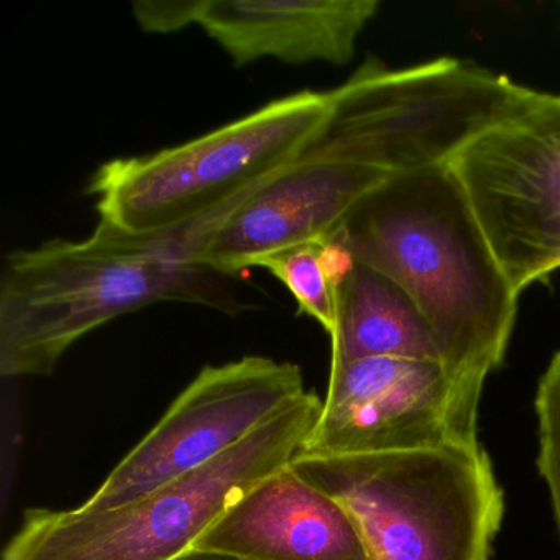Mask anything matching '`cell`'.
Returning a JSON list of instances; mask_svg holds the SVG:
<instances>
[{"label":"cell","mask_w":560,"mask_h":560,"mask_svg":"<svg viewBox=\"0 0 560 560\" xmlns=\"http://www.w3.org/2000/svg\"><path fill=\"white\" fill-rule=\"evenodd\" d=\"M306 393L296 363L248 355L205 366L84 506H119L205 467Z\"/></svg>","instance_id":"9"},{"label":"cell","mask_w":560,"mask_h":560,"mask_svg":"<svg viewBox=\"0 0 560 560\" xmlns=\"http://www.w3.org/2000/svg\"><path fill=\"white\" fill-rule=\"evenodd\" d=\"M192 550L235 560H370L346 508L291 465L235 501Z\"/></svg>","instance_id":"12"},{"label":"cell","mask_w":560,"mask_h":560,"mask_svg":"<svg viewBox=\"0 0 560 560\" xmlns=\"http://www.w3.org/2000/svg\"><path fill=\"white\" fill-rule=\"evenodd\" d=\"M323 406L307 392L205 467L129 503L27 511L2 560H176L235 501L294 460Z\"/></svg>","instance_id":"4"},{"label":"cell","mask_w":560,"mask_h":560,"mask_svg":"<svg viewBox=\"0 0 560 560\" xmlns=\"http://www.w3.org/2000/svg\"><path fill=\"white\" fill-rule=\"evenodd\" d=\"M290 465L346 508L370 560H491L504 497L481 445Z\"/></svg>","instance_id":"5"},{"label":"cell","mask_w":560,"mask_h":560,"mask_svg":"<svg viewBox=\"0 0 560 560\" xmlns=\"http://www.w3.org/2000/svg\"><path fill=\"white\" fill-rule=\"evenodd\" d=\"M330 242L412 298L442 365L481 398L506 353L520 294L451 166L393 176L352 209Z\"/></svg>","instance_id":"1"},{"label":"cell","mask_w":560,"mask_h":560,"mask_svg":"<svg viewBox=\"0 0 560 560\" xmlns=\"http://www.w3.org/2000/svg\"><path fill=\"white\" fill-rule=\"evenodd\" d=\"M534 93L455 58L405 70L366 61L329 91V119L306 153L392 176L451 165L465 147L520 113Z\"/></svg>","instance_id":"6"},{"label":"cell","mask_w":560,"mask_h":560,"mask_svg":"<svg viewBox=\"0 0 560 560\" xmlns=\"http://www.w3.org/2000/svg\"><path fill=\"white\" fill-rule=\"evenodd\" d=\"M255 268H265L288 288L298 311L313 317L327 334L336 327V283L324 257L323 245H301L261 258Z\"/></svg>","instance_id":"14"},{"label":"cell","mask_w":560,"mask_h":560,"mask_svg":"<svg viewBox=\"0 0 560 560\" xmlns=\"http://www.w3.org/2000/svg\"><path fill=\"white\" fill-rule=\"evenodd\" d=\"M176 560H235L229 559V557L212 556V553L196 552V550H189L185 556L178 557Z\"/></svg>","instance_id":"16"},{"label":"cell","mask_w":560,"mask_h":560,"mask_svg":"<svg viewBox=\"0 0 560 560\" xmlns=\"http://www.w3.org/2000/svg\"><path fill=\"white\" fill-rule=\"evenodd\" d=\"M332 362L369 357L439 360L438 343L424 314L392 278L357 264L336 284Z\"/></svg>","instance_id":"13"},{"label":"cell","mask_w":560,"mask_h":560,"mask_svg":"<svg viewBox=\"0 0 560 560\" xmlns=\"http://www.w3.org/2000/svg\"><path fill=\"white\" fill-rule=\"evenodd\" d=\"M536 415L539 421L537 468L549 488L560 534V352L552 357L540 376L536 393Z\"/></svg>","instance_id":"15"},{"label":"cell","mask_w":560,"mask_h":560,"mask_svg":"<svg viewBox=\"0 0 560 560\" xmlns=\"http://www.w3.org/2000/svg\"><path fill=\"white\" fill-rule=\"evenodd\" d=\"M393 178L362 163L304 153L252 191L196 242L191 258L234 277L261 258L301 245H327L347 215Z\"/></svg>","instance_id":"10"},{"label":"cell","mask_w":560,"mask_h":560,"mask_svg":"<svg viewBox=\"0 0 560 560\" xmlns=\"http://www.w3.org/2000/svg\"><path fill=\"white\" fill-rule=\"evenodd\" d=\"M329 91H300L206 136L145 156L100 166L88 195L100 221L132 235L188 231L205 237L222 215L319 139Z\"/></svg>","instance_id":"3"},{"label":"cell","mask_w":560,"mask_h":560,"mask_svg":"<svg viewBox=\"0 0 560 560\" xmlns=\"http://www.w3.org/2000/svg\"><path fill=\"white\" fill-rule=\"evenodd\" d=\"M517 294L560 268V94L529 103L451 162Z\"/></svg>","instance_id":"7"},{"label":"cell","mask_w":560,"mask_h":560,"mask_svg":"<svg viewBox=\"0 0 560 560\" xmlns=\"http://www.w3.org/2000/svg\"><path fill=\"white\" fill-rule=\"evenodd\" d=\"M378 8L376 0H139L132 12L149 34L196 25L237 68L264 58L342 67Z\"/></svg>","instance_id":"11"},{"label":"cell","mask_w":560,"mask_h":560,"mask_svg":"<svg viewBox=\"0 0 560 560\" xmlns=\"http://www.w3.org/2000/svg\"><path fill=\"white\" fill-rule=\"evenodd\" d=\"M156 303L232 317L250 310L234 277L192 260L175 235H132L100 221L84 241L12 252L0 278V373L50 375L78 340Z\"/></svg>","instance_id":"2"},{"label":"cell","mask_w":560,"mask_h":560,"mask_svg":"<svg viewBox=\"0 0 560 560\" xmlns=\"http://www.w3.org/2000/svg\"><path fill=\"white\" fill-rule=\"evenodd\" d=\"M480 396L438 360L369 357L330 366L323 412L298 455L477 447Z\"/></svg>","instance_id":"8"}]
</instances>
